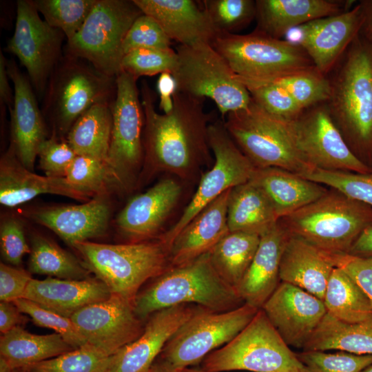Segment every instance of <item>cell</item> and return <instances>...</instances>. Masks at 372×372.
Returning a JSON list of instances; mask_svg holds the SVG:
<instances>
[{"instance_id": "6da1fadb", "label": "cell", "mask_w": 372, "mask_h": 372, "mask_svg": "<svg viewBox=\"0 0 372 372\" xmlns=\"http://www.w3.org/2000/svg\"><path fill=\"white\" fill-rule=\"evenodd\" d=\"M141 94L144 154L152 165L181 174L209 157L210 116L205 111V99L175 90L169 108L160 114L155 108L156 95L145 81Z\"/></svg>"}, {"instance_id": "7a4b0ae2", "label": "cell", "mask_w": 372, "mask_h": 372, "mask_svg": "<svg viewBox=\"0 0 372 372\" xmlns=\"http://www.w3.org/2000/svg\"><path fill=\"white\" fill-rule=\"evenodd\" d=\"M336 65L332 79L329 78L331 94L326 104L351 150L369 165L372 162V40L360 33Z\"/></svg>"}, {"instance_id": "3957f363", "label": "cell", "mask_w": 372, "mask_h": 372, "mask_svg": "<svg viewBox=\"0 0 372 372\" xmlns=\"http://www.w3.org/2000/svg\"><path fill=\"white\" fill-rule=\"evenodd\" d=\"M136 296L134 310L141 319L167 307L194 304L224 312L245 302L236 290L225 282L211 265L209 253L186 264L167 268Z\"/></svg>"}, {"instance_id": "277c9868", "label": "cell", "mask_w": 372, "mask_h": 372, "mask_svg": "<svg viewBox=\"0 0 372 372\" xmlns=\"http://www.w3.org/2000/svg\"><path fill=\"white\" fill-rule=\"evenodd\" d=\"M290 235L334 254H347L372 225V207L333 189L279 219Z\"/></svg>"}, {"instance_id": "5b68a950", "label": "cell", "mask_w": 372, "mask_h": 372, "mask_svg": "<svg viewBox=\"0 0 372 372\" xmlns=\"http://www.w3.org/2000/svg\"><path fill=\"white\" fill-rule=\"evenodd\" d=\"M87 270L112 294L134 302L141 286L169 267L168 249L158 240L129 244H103L89 240L72 246Z\"/></svg>"}, {"instance_id": "8992f818", "label": "cell", "mask_w": 372, "mask_h": 372, "mask_svg": "<svg viewBox=\"0 0 372 372\" xmlns=\"http://www.w3.org/2000/svg\"><path fill=\"white\" fill-rule=\"evenodd\" d=\"M116 78L98 71L87 61L64 53L55 66L43 101V115L52 131L68 134L74 122L96 103L114 100Z\"/></svg>"}, {"instance_id": "52a82bcc", "label": "cell", "mask_w": 372, "mask_h": 372, "mask_svg": "<svg viewBox=\"0 0 372 372\" xmlns=\"http://www.w3.org/2000/svg\"><path fill=\"white\" fill-rule=\"evenodd\" d=\"M176 52V65L170 74L176 90L210 99L223 117L249 105V92L211 44L178 45Z\"/></svg>"}, {"instance_id": "ba28073f", "label": "cell", "mask_w": 372, "mask_h": 372, "mask_svg": "<svg viewBox=\"0 0 372 372\" xmlns=\"http://www.w3.org/2000/svg\"><path fill=\"white\" fill-rule=\"evenodd\" d=\"M200 369L208 372H312L299 360L261 309L234 339L207 355Z\"/></svg>"}, {"instance_id": "9c48e42d", "label": "cell", "mask_w": 372, "mask_h": 372, "mask_svg": "<svg viewBox=\"0 0 372 372\" xmlns=\"http://www.w3.org/2000/svg\"><path fill=\"white\" fill-rule=\"evenodd\" d=\"M224 124L256 168L278 167L299 175L313 169L296 148L286 123L253 99L247 107L227 114Z\"/></svg>"}, {"instance_id": "30bf717a", "label": "cell", "mask_w": 372, "mask_h": 372, "mask_svg": "<svg viewBox=\"0 0 372 372\" xmlns=\"http://www.w3.org/2000/svg\"><path fill=\"white\" fill-rule=\"evenodd\" d=\"M143 14L133 0H96L63 52L83 59L102 74L116 78L121 72L122 45L134 21Z\"/></svg>"}, {"instance_id": "8fae6325", "label": "cell", "mask_w": 372, "mask_h": 372, "mask_svg": "<svg viewBox=\"0 0 372 372\" xmlns=\"http://www.w3.org/2000/svg\"><path fill=\"white\" fill-rule=\"evenodd\" d=\"M258 310L247 303L224 312L199 307L167 341L156 361L178 371L201 363L240 333Z\"/></svg>"}, {"instance_id": "7c38bea8", "label": "cell", "mask_w": 372, "mask_h": 372, "mask_svg": "<svg viewBox=\"0 0 372 372\" xmlns=\"http://www.w3.org/2000/svg\"><path fill=\"white\" fill-rule=\"evenodd\" d=\"M238 76L271 80L315 67L299 45L254 31L220 34L211 43Z\"/></svg>"}, {"instance_id": "4fadbf2b", "label": "cell", "mask_w": 372, "mask_h": 372, "mask_svg": "<svg viewBox=\"0 0 372 372\" xmlns=\"http://www.w3.org/2000/svg\"><path fill=\"white\" fill-rule=\"evenodd\" d=\"M207 139L214 164L202 176L178 221L160 237L168 250L176 236L201 210L227 190L249 181L256 168L231 138L224 122L217 120L209 125Z\"/></svg>"}, {"instance_id": "5bb4252c", "label": "cell", "mask_w": 372, "mask_h": 372, "mask_svg": "<svg viewBox=\"0 0 372 372\" xmlns=\"http://www.w3.org/2000/svg\"><path fill=\"white\" fill-rule=\"evenodd\" d=\"M285 122L296 148L312 168L372 172L347 144L326 103L305 109L295 119Z\"/></svg>"}, {"instance_id": "9a60e30c", "label": "cell", "mask_w": 372, "mask_h": 372, "mask_svg": "<svg viewBox=\"0 0 372 372\" xmlns=\"http://www.w3.org/2000/svg\"><path fill=\"white\" fill-rule=\"evenodd\" d=\"M65 38L61 30L41 18L32 0L17 1L14 30L5 50L17 56L25 68L39 97H43L49 79L63 55Z\"/></svg>"}, {"instance_id": "2e32d148", "label": "cell", "mask_w": 372, "mask_h": 372, "mask_svg": "<svg viewBox=\"0 0 372 372\" xmlns=\"http://www.w3.org/2000/svg\"><path fill=\"white\" fill-rule=\"evenodd\" d=\"M136 81V79L124 72H121L116 78L107 163L119 182L140 165L144 155L142 138L144 112Z\"/></svg>"}, {"instance_id": "e0dca14e", "label": "cell", "mask_w": 372, "mask_h": 372, "mask_svg": "<svg viewBox=\"0 0 372 372\" xmlns=\"http://www.w3.org/2000/svg\"><path fill=\"white\" fill-rule=\"evenodd\" d=\"M70 319L87 344L109 356L137 339L145 326L134 301L115 294L82 308Z\"/></svg>"}, {"instance_id": "ac0fdd59", "label": "cell", "mask_w": 372, "mask_h": 372, "mask_svg": "<svg viewBox=\"0 0 372 372\" xmlns=\"http://www.w3.org/2000/svg\"><path fill=\"white\" fill-rule=\"evenodd\" d=\"M261 309L288 346L302 349L327 312L322 300L285 282Z\"/></svg>"}, {"instance_id": "d6986e66", "label": "cell", "mask_w": 372, "mask_h": 372, "mask_svg": "<svg viewBox=\"0 0 372 372\" xmlns=\"http://www.w3.org/2000/svg\"><path fill=\"white\" fill-rule=\"evenodd\" d=\"M363 13L360 3L339 14L315 19L295 29V43L303 48L315 68L327 74L360 33Z\"/></svg>"}, {"instance_id": "ffe728a7", "label": "cell", "mask_w": 372, "mask_h": 372, "mask_svg": "<svg viewBox=\"0 0 372 372\" xmlns=\"http://www.w3.org/2000/svg\"><path fill=\"white\" fill-rule=\"evenodd\" d=\"M198 307L179 304L152 313L141 335L110 356L105 372H149L167 341Z\"/></svg>"}, {"instance_id": "44dd1931", "label": "cell", "mask_w": 372, "mask_h": 372, "mask_svg": "<svg viewBox=\"0 0 372 372\" xmlns=\"http://www.w3.org/2000/svg\"><path fill=\"white\" fill-rule=\"evenodd\" d=\"M8 76L14 85V102L11 109V137L10 148L21 163L32 171L38 150L47 138L42 111L28 76L19 70L16 61H6Z\"/></svg>"}, {"instance_id": "7402d4cb", "label": "cell", "mask_w": 372, "mask_h": 372, "mask_svg": "<svg viewBox=\"0 0 372 372\" xmlns=\"http://www.w3.org/2000/svg\"><path fill=\"white\" fill-rule=\"evenodd\" d=\"M25 214L72 247L103 235L107 229L110 208L104 195H98L83 204L37 207Z\"/></svg>"}, {"instance_id": "603a6c76", "label": "cell", "mask_w": 372, "mask_h": 372, "mask_svg": "<svg viewBox=\"0 0 372 372\" xmlns=\"http://www.w3.org/2000/svg\"><path fill=\"white\" fill-rule=\"evenodd\" d=\"M179 45L211 44L218 33L204 8L192 0H133Z\"/></svg>"}, {"instance_id": "cb8c5ba5", "label": "cell", "mask_w": 372, "mask_h": 372, "mask_svg": "<svg viewBox=\"0 0 372 372\" xmlns=\"http://www.w3.org/2000/svg\"><path fill=\"white\" fill-rule=\"evenodd\" d=\"M230 191L207 205L176 236L168 250L169 267L186 264L209 253L229 232L227 206Z\"/></svg>"}, {"instance_id": "d4e9b609", "label": "cell", "mask_w": 372, "mask_h": 372, "mask_svg": "<svg viewBox=\"0 0 372 372\" xmlns=\"http://www.w3.org/2000/svg\"><path fill=\"white\" fill-rule=\"evenodd\" d=\"M289 234L280 265V282L297 286L323 301L339 256Z\"/></svg>"}, {"instance_id": "484cf974", "label": "cell", "mask_w": 372, "mask_h": 372, "mask_svg": "<svg viewBox=\"0 0 372 372\" xmlns=\"http://www.w3.org/2000/svg\"><path fill=\"white\" fill-rule=\"evenodd\" d=\"M51 194L87 201L91 194L70 183L65 178L35 174L25 168L9 149L0 163V203L14 207L36 196Z\"/></svg>"}, {"instance_id": "4316f807", "label": "cell", "mask_w": 372, "mask_h": 372, "mask_svg": "<svg viewBox=\"0 0 372 372\" xmlns=\"http://www.w3.org/2000/svg\"><path fill=\"white\" fill-rule=\"evenodd\" d=\"M181 193L180 185L167 178L132 198L116 218L119 231L134 240L155 234L176 205Z\"/></svg>"}, {"instance_id": "83f0119b", "label": "cell", "mask_w": 372, "mask_h": 372, "mask_svg": "<svg viewBox=\"0 0 372 372\" xmlns=\"http://www.w3.org/2000/svg\"><path fill=\"white\" fill-rule=\"evenodd\" d=\"M289 236L279 220L260 236L254 259L237 290L245 303L260 309L277 288L280 282V260Z\"/></svg>"}, {"instance_id": "f1b7e54d", "label": "cell", "mask_w": 372, "mask_h": 372, "mask_svg": "<svg viewBox=\"0 0 372 372\" xmlns=\"http://www.w3.org/2000/svg\"><path fill=\"white\" fill-rule=\"evenodd\" d=\"M111 292L99 279H32L23 298L67 318L90 304L105 300Z\"/></svg>"}, {"instance_id": "f546056e", "label": "cell", "mask_w": 372, "mask_h": 372, "mask_svg": "<svg viewBox=\"0 0 372 372\" xmlns=\"http://www.w3.org/2000/svg\"><path fill=\"white\" fill-rule=\"evenodd\" d=\"M256 8L254 31L280 39L308 22L347 10L330 0H256Z\"/></svg>"}, {"instance_id": "4dcf8cb0", "label": "cell", "mask_w": 372, "mask_h": 372, "mask_svg": "<svg viewBox=\"0 0 372 372\" xmlns=\"http://www.w3.org/2000/svg\"><path fill=\"white\" fill-rule=\"evenodd\" d=\"M250 180L265 192L278 219L314 202L328 191L320 183L278 167L256 168Z\"/></svg>"}, {"instance_id": "1f68e13d", "label": "cell", "mask_w": 372, "mask_h": 372, "mask_svg": "<svg viewBox=\"0 0 372 372\" xmlns=\"http://www.w3.org/2000/svg\"><path fill=\"white\" fill-rule=\"evenodd\" d=\"M278 220L268 196L251 180L231 189L227 206L229 231L261 236Z\"/></svg>"}, {"instance_id": "d6a6232c", "label": "cell", "mask_w": 372, "mask_h": 372, "mask_svg": "<svg viewBox=\"0 0 372 372\" xmlns=\"http://www.w3.org/2000/svg\"><path fill=\"white\" fill-rule=\"evenodd\" d=\"M74 349L59 334L31 333L19 326L0 338V356L13 369L56 357Z\"/></svg>"}, {"instance_id": "836d02e7", "label": "cell", "mask_w": 372, "mask_h": 372, "mask_svg": "<svg viewBox=\"0 0 372 372\" xmlns=\"http://www.w3.org/2000/svg\"><path fill=\"white\" fill-rule=\"evenodd\" d=\"M303 350H335L372 355V318L350 323L327 312Z\"/></svg>"}, {"instance_id": "e575fe53", "label": "cell", "mask_w": 372, "mask_h": 372, "mask_svg": "<svg viewBox=\"0 0 372 372\" xmlns=\"http://www.w3.org/2000/svg\"><path fill=\"white\" fill-rule=\"evenodd\" d=\"M112 103L94 104L72 125L66 141L77 155L107 163L112 128Z\"/></svg>"}, {"instance_id": "d590c367", "label": "cell", "mask_w": 372, "mask_h": 372, "mask_svg": "<svg viewBox=\"0 0 372 372\" xmlns=\"http://www.w3.org/2000/svg\"><path fill=\"white\" fill-rule=\"evenodd\" d=\"M260 240V236L256 234L229 231L209 252L217 273L236 291L254 259Z\"/></svg>"}, {"instance_id": "8d00e7d4", "label": "cell", "mask_w": 372, "mask_h": 372, "mask_svg": "<svg viewBox=\"0 0 372 372\" xmlns=\"http://www.w3.org/2000/svg\"><path fill=\"white\" fill-rule=\"evenodd\" d=\"M323 302L327 313L346 322L372 318V304L356 282L340 267L329 279Z\"/></svg>"}, {"instance_id": "74e56055", "label": "cell", "mask_w": 372, "mask_h": 372, "mask_svg": "<svg viewBox=\"0 0 372 372\" xmlns=\"http://www.w3.org/2000/svg\"><path fill=\"white\" fill-rule=\"evenodd\" d=\"M28 268L32 273L67 280H85L90 273L82 261L41 235L32 238Z\"/></svg>"}, {"instance_id": "f35d334b", "label": "cell", "mask_w": 372, "mask_h": 372, "mask_svg": "<svg viewBox=\"0 0 372 372\" xmlns=\"http://www.w3.org/2000/svg\"><path fill=\"white\" fill-rule=\"evenodd\" d=\"M266 81L282 87L303 110L327 103L330 98L329 79L315 67Z\"/></svg>"}, {"instance_id": "ab89813d", "label": "cell", "mask_w": 372, "mask_h": 372, "mask_svg": "<svg viewBox=\"0 0 372 372\" xmlns=\"http://www.w3.org/2000/svg\"><path fill=\"white\" fill-rule=\"evenodd\" d=\"M43 19L52 28L61 30L67 41L79 32L96 0H32Z\"/></svg>"}, {"instance_id": "60d3db41", "label": "cell", "mask_w": 372, "mask_h": 372, "mask_svg": "<svg viewBox=\"0 0 372 372\" xmlns=\"http://www.w3.org/2000/svg\"><path fill=\"white\" fill-rule=\"evenodd\" d=\"M110 356L87 344L23 368L25 372H105Z\"/></svg>"}, {"instance_id": "b9f144b4", "label": "cell", "mask_w": 372, "mask_h": 372, "mask_svg": "<svg viewBox=\"0 0 372 372\" xmlns=\"http://www.w3.org/2000/svg\"><path fill=\"white\" fill-rule=\"evenodd\" d=\"M236 76L247 88L253 101L273 116L290 121L303 111L289 92L276 83Z\"/></svg>"}, {"instance_id": "7bdbcfd3", "label": "cell", "mask_w": 372, "mask_h": 372, "mask_svg": "<svg viewBox=\"0 0 372 372\" xmlns=\"http://www.w3.org/2000/svg\"><path fill=\"white\" fill-rule=\"evenodd\" d=\"M203 8L220 34H237L256 19V1L204 0Z\"/></svg>"}, {"instance_id": "ee69618b", "label": "cell", "mask_w": 372, "mask_h": 372, "mask_svg": "<svg viewBox=\"0 0 372 372\" xmlns=\"http://www.w3.org/2000/svg\"><path fill=\"white\" fill-rule=\"evenodd\" d=\"M300 176L331 187L346 196L372 207V172L362 174L313 168Z\"/></svg>"}, {"instance_id": "f6af8a7d", "label": "cell", "mask_w": 372, "mask_h": 372, "mask_svg": "<svg viewBox=\"0 0 372 372\" xmlns=\"http://www.w3.org/2000/svg\"><path fill=\"white\" fill-rule=\"evenodd\" d=\"M65 178L92 196L105 195L111 184L119 182L106 162L83 155L74 158Z\"/></svg>"}, {"instance_id": "bcb514c9", "label": "cell", "mask_w": 372, "mask_h": 372, "mask_svg": "<svg viewBox=\"0 0 372 372\" xmlns=\"http://www.w3.org/2000/svg\"><path fill=\"white\" fill-rule=\"evenodd\" d=\"M176 50L172 48H137L123 56L121 72H124L136 79L143 76L171 74L176 65Z\"/></svg>"}, {"instance_id": "7dc6e473", "label": "cell", "mask_w": 372, "mask_h": 372, "mask_svg": "<svg viewBox=\"0 0 372 372\" xmlns=\"http://www.w3.org/2000/svg\"><path fill=\"white\" fill-rule=\"evenodd\" d=\"M299 360L312 372H362L372 364L371 355L345 351H302L296 353Z\"/></svg>"}, {"instance_id": "c3c4849f", "label": "cell", "mask_w": 372, "mask_h": 372, "mask_svg": "<svg viewBox=\"0 0 372 372\" xmlns=\"http://www.w3.org/2000/svg\"><path fill=\"white\" fill-rule=\"evenodd\" d=\"M13 303L21 313L30 316L36 325L54 330L73 348L77 349L87 344L70 318L25 298L18 299Z\"/></svg>"}, {"instance_id": "681fc988", "label": "cell", "mask_w": 372, "mask_h": 372, "mask_svg": "<svg viewBox=\"0 0 372 372\" xmlns=\"http://www.w3.org/2000/svg\"><path fill=\"white\" fill-rule=\"evenodd\" d=\"M171 39L151 17L142 14L132 23L122 45V56L137 48L168 49Z\"/></svg>"}, {"instance_id": "f907efd6", "label": "cell", "mask_w": 372, "mask_h": 372, "mask_svg": "<svg viewBox=\"0 0 372 372\" xmlns=\"http://www.w3.org/2000/svg\"><path fill=\"white\" fill-rule=\"evenodd\" d=\"M76 156L66 139L60 138L54 131L41 144L37 155L39 167L45 176L55 178H65Z\"/></svg>"}, {"instance_id": "816d5d0a", "label": "cell", "mask_w": 372, "mask_h": 372, "mask_svg": "<svg viewBox=\"0 0 372 372\" xmlns=\"http://www.w3.org/2000/svg\"><path fill=\"white\" fill-rule=\"evenodd\" d=\"M1 253L3 260L13 266H19L23 257L30 253L23 228L16 218H7L0 228Z\"/></svg>"}, {"instance_id": "f5cc1de1", "label": "cell", "mask_w": 372, "mask_h": 372, "mask_svg": "<svg viewBox=\"0 0 372 372\" xmlns=\"http://www.w3.org/2000/svg\"><path fill=\"white\" fill-rule=\"evenodd\" d=\"M30 271L0 264V300L12 302L23 298L26 288L32 280Z\"/></svg>"}, {"instance_id": "db71d44e", "label": "cell", "mask_w": 372, "mask_h": 372, "mask_svg": "<svg viewBox=\"0 0 372 372\" xmlns=\"http://www.w3.org/2000/svg\"><path fill=\"white\" fill-rule=\"evenodd\" d=\"M338 267L342 268L356 282L372 304V256L341 254Z\"/></svg>"}, {"instance_id": "11a10c76", "label": "cell", "mask_w": 372, "mask_h": 372, "mask_svg": "<svg viewBox=\"0 0 372 372\" xmlns=\"http://www.w3.org/2000/svg\"><path fill=\"white\" fill-rule=\"evenodd\" d=\"M28 318L12 302L0 303V331L5 334L16 327L24 324Z\"/></svg>"}, {"instance_id": "9f6ffc18", "label": "cell", "mask_w": 372, "mask_h": 372, "mask_svg": "<svg viewBox=\"0 0 372 372\" xmlns=\"http://www.w3.org/2000/svg\"><path fill=\"white\" fill-rule=\"evenodd\" d=\"M6 61L3 52L0 53V100L1 104H6L9 110L14 102V92L9 83L10 77L6 68Z\"/></svg>"}, {"instance_id": "6f0895ef", "label": "cell", "mask_w": 372, "mask_h": 372, "mask_svg": "<svg viewBox=\"0 0 372 372\" xmlns=\"http://www.w3.org/2000/svg\"><path fill=\"white\" fill-rule=\"evenodd\" d=\"M347 254L359 257L372 256V225L362 232Z\"/></svg>"}, {"instance_id": "680465c9", "label": "cell", "mask_w": 372, "mask_h": 372, "mask_svg": "<svg viewBox=\"0 0 372 372\" xmlns=\"http://www.w3.org/2000/svg\"><path fill=\"white\" fill-rule=\"evenodd\" d=\"M363 13V23L360 34L372 40V0L361 1Z\"/></svg>"}, {"instance_id": "91938a15", "label": "cell", "mask_w": 372, "mask_h": 372, "mask_svg": "<svg viewBox=\"0 0 372 372\" xmlns=\"http://www.w3.org/2000/svg\"><path fill=\"white\" fill-rule=\"evenodd\" d=\"M181 371L171 369L157 361L152 365L149 372H180Z\"/></svg>"}, {"instance_id": "94428289", "label": "cell", "mask_w": 372, "mask_h": 372, "mask_svg": "<svg viewBox=\"0 0 372 372\" xmlns=\"http://www.w3.org/2000/svg\"><path fill=\"white\" fill-rule=\"evenodd\" d=\"M14 369L8 362L0 356V372H13Z\"/></svg>"}, {"instance_id": "6125c7cd", "label": "cell", "mask_w": 372, "mask_h": 372, "mask_svg": "<svg viewBox=\"0 0 372 372\" xmlns=\"http://www.w3.org/2000/svg\"><path fill=\"white\" fill-rule=\"evenodd\" d=\"M180 372H208L206 371H204L201 369H192V368H186L183 369Z\"/></svg>"}, {"instance_id": "be15d7a7", "label": "cell", "mask_w": 372, "mask_h": 372, "mask_svg": "<svg viewBox=\"0 0 372 372\" xmlns=\"http://www.w3.org/2000/svg\"><path fill=\"white\" fill-rule=\"evenodd\" d=\"M362 372H372V364L365 368Z\"/></svg>"}, {"instance_id": "e7e4bbea", "label": "cell", "mask_w": 372, "mask_h": 372, "mask_svg": "<svg viewBox=\"0 0 372 372\" xmlns=\"http://www.w3.org/2000/svg\"><path fill=\"white\" fill-rule=\"evenodd\" d=\"M13 372H25V371L23 368H18L14 369Z\"/></svg>"}]
</instances>
